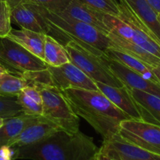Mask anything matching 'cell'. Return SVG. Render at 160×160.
I'll list each match as a JSON object with an SVG mask.
<instances>
[{
  "label": "cell",
  "instance_id": "14",
  "mask_svg": "<svg viewBox=\"0 0 160 160\" xmlns=\"http://www.w3.org/2000/svg\"><path fill=\"white\" fill-rule=\"evenodd\" d=\"M62 12L96 28L106 35L109 34V28L105 22L106 13L96 10L78 0H71Z\"/></svg>",
  "mask_w": 160,
  "mask_h": 160
},
{
  "label": "cell",
  "instance_id": "40",
  "mask_svg": "<svg viewBox=\"0 0 160 160\" xmlns=\"http://www.w3.org/2000/svg\"><path fill=\"white\" fill-rule=\"evenodd\" d=\"M158 20H159V22L160 23V14H158Z\"/></svg>",
  "mask_w": 160,
  "mask_h": 160
},
{
  "label": "cell",
  "instance_id": "23",
  "mask_svg": "<svg viewBox=\"0 0 160 160\" xmlns=\"http://www.w3.org/2000/svg\"><path fill=\"white\" fill-rule=\"evenodd\" d=\"M25 86L24 80L20 76L6 73L0 77V95L17 96Z\"/></svg>",
  "mask_w": 160,
  "mask_h": 160
},
{
  "label": "cell",
  "instance_id": "15",
  "mask_svg": "<svg viewBox=\"0 0 160 160\" xmlns=\"http://www.w3.org/2000/svg\"><path fill=\"white\" fill-rule=\"evenodd\" d=\"M107 36L109 39V48L127 53L149 67H160V58L151 54L131 41L123 38L112 32H109Z\"/></svg>",
  "mask_w": 160,
  "mask_h": 160
},
{
  "label": "cell",
  "instance_id": "20",
  "mask_svg": "<svg viewBox=\"0 0 160 160\" xmlns=\"http://www.w3.org/2000/svg\"><path fill=\"white\" fill-rule=\"evenodd\" d=\"M123 2L146 25L160 42V23L158 13L146 0H120Z\"/></svg>",
  "mask_w": 160,
  "mask_h": 160
},
{
  "label": "cell",
  "instance_id": "4",
  "mask_svg": "<svg viewBox=\"0 0 160 160\" xmlns=\"http://www.w3.org/2000/svg\"><path fill=\"white\" fill-rule=\"evenodd\" d=\"M42 98V116L62 131L75 134L80 131V118L68 100L55 86L43 84L37 88Z\"/></svg>",
  "mask_w": 160,
  "mask_h": 160
},
{
  "label": "cell",
  "instance_id": "5",
  "mask_svg": "<svg viewBox=\"0 0 160 160\" xmlns=\"http://www.w3.org/2000/svg\"><path fill=\"white\" fill-rule=\"evenodd\" d=\"M72 63L82 70L94 81L120 88L123 84L112 73L108 62V57H102L91 52L74 42L64 45Z\"/></svg>",
  "mask_w": 160,
  "mask_h": 160
},
{
  "label": "cell",
  "instance_id": "25",
  "mask_svg": "<svg viewBox=\"0 0 160 160\" xmlns=\"http://www.w3.org/2000/svg\"><path fill=\"white\" fill-rule=\"evenodd\" d=\"M23 113L17 96L0 95V117L10 118Z\"/></svg>",
  "mask_w": 160,
  "mask_h": 160
},
{
  "label": "cell",
  "instance_id": "22",
  "mask_svg": "<svg viewBox=\"0 0 160 160\" xmlns=\"http://www.w3.org/2000/svg\"><path fill=\"white\" fill-rule=\"evenodd\" d=\"M43 60L51 67H59L70 62L65 47L48 34L45 35Z\"/></svg>",
  "mask_w": 160,
  "mask_h": 160
},
{
  "label": "cell",
  "instance_id": "12",
  "mask_svg": "<svg viewBox=\"0 0 160 160\" xmlns=\"http://www.w3.org/2000/svg\"><path fill=\"white\" fill-rule=\"evenodd\" d=\"M59 130L56 125L45 120L42 116H39L36 121L25 128L17 137L9 142L7 146L15 148L32 145L45 140Z\"/></svg>",
  "mask_w": 160,
  "mask_h": 160
},
{
  "label": "cell",
  "instance_id": "6",
  "mask_svg": "<svg viewBox=\"0 0 160 160\" xmlns=\"http://www.w3.org/2000/svg\"><path fill=\"white\" fill-rule=\"evenodd\" d=\"M117 134L129 143L160 156V127L158 125L128 119L120 122Z\"/></svg>",
  "mask_w": 160,
  "mask_h": 160
},
{
  "label": "cell",
  "instance_id": "36",
  "mask_svg": "<svg viewBox=\"0 0 160 160\" xmlns=\"http://www.w3.org/2000/svg\"><path fill=\"white\" fill-rule=\"evenodd\" d=\"M9 73V70H8L5 66H3L2 64L0 63V77L2 76L3 74H5V73Z\"/></svg>",
  "mask_w": 160,
  "mask_h": 160
},
{
  "label": "cell",
  "instance_id": "24",
  "mask_svg": "<svg viewBox=\"0 0 160 160\" xmlns=\"http://www.w3.org/2000/svg\"><path fill=\"white\" fill-rule=\"evenodd\" d=\"M105 22L106 26L109 28V32L115 33L123 38L130 41L131 40L133 36L132 28L120 17L106 14Z\"/></svg>",
  "mask_w": 160,
  "mask_h": 160
},
{
  "label": "cell",
  "instance_id": "17",
  "mask_svg": "<svg viewBox=\"0 0 160 160\" xmlns=\"http://www.w3.org/2000/svg\"><path fill=\"white\" fill-rule=\"evenodd\" d=\"M142 120L160 127V98L137 89H130Z\"/></svg>",
  "mask_w": 160,
  "mask_h": 160
},
{
  "label": "cell",
  "instance_id": "11",
  "mask_svg": "<svg viewBox=\"0 0 160 160\" xmlns=\"http://www.w3.org/2000/svg\"><path fill=\"white\" fill-rule=\"evenodd\" d=\"M108 62L112 73L129 89L134 88L160 98V84L146 79L142 75L130 70L119 62L108 58Z\"/></svg>",
  "mask_w": 160,
  "mask_h": 160
},
{
  "label": "cell",
  "instance_id": "13",
  "mask_svg": "<svg viewBox=\"0 0 160 160\" xmlns=\"http://www.w3.org/2000/svg\"><path fill=\"white\" fill-rule=\"evenodd\" d=\"M98 90L109 98L118 109L128 115L132 120H142L140 112L135 102L131 95L130 89L127 86L112 87L101 82L95 81Z\"/></svg>",
  "mask_w": 160,
  "mask_h": 160
},
{
  "label": "cell",
  "instance_id": "39",
  "mask_svg": "<svg viewBox=\"0 0 160 160\" xmlns=\"http://www.w3.org/2000/svg\"><path fill=\"white\" fill-rule=\"evenodd\" d=\"M97 155H98V153H97ZM97 155H96V156H95V157H94L93 159H92V160H97Z\"/></svg>",
  "mask_w": 160,
  "mask_h": 160
},
{
  "label": "cell",
  "instance_id": "32",
  "mask_svg": "<svg viewBox=\"0 0 160 160\" xmlns=\"http://www.w3.org/2000/svg\"><path fill=\"white\" fill-rule=\"evenodd\" d=\"M11 30V21H0V38H6Z\"/></svg>",
  "mask_w": 160,
  "mask_h": 160
},
{
  "label": "cell",
  "instance_id": "19",
  "mask_svg": "<svg viewBox=\"0 0 160 160\" xmlns=\"http://www.w3.org/2000/svg\"><path fill=\"white\" fill-rule=\"evenodd\" d=\"M38 118L39 116H28L21 113L5 119L4 124L0 128V147L8 145L9 142L17 137L25 128Z\"/></svg>",
  "mask_w": 160,
  "mask_h": 160
},
{
  "label": "cell",
  "instance_id": "38",
  "mask_svg": "<svg viewBox=\"0 0 160 160\" xmlns=\"http://www.w3.org/2000/svg\"><path fill=\"white\" fill-rule=\"evenodd\" d=\"M4 120H5L4 118L0 117V128H1L2 127V125L4 124Z\"/></svg>",
  "mask_w": 160,
  "mask_h": 160
},
{
  "label": "cell",
  "instance_id": "3",
  "mask_svg": "<svg viewBox=\"0 0 160 160\" xmlns=\"http://www.w3.org/2000/svg\"><path fill=\"white\" fill-rule=\"evenodd\" d=\"M34 6L46 34L63 46L68 42H74L95 55L106 57V50L109 47V39L106 34L63 12H52L37 5Z\"/></svg>",
  "mask_w": 160,
  "mask_h": 160
},
{
  "label": "cell",
  "instance_id": "37",
  "mask_svg": "<svg viewBox=\"0 0 160 160\" xmlns=\"http://www.w3.org/2000/svg\"><path fill=\"white\" fill-rule=\"evenodd\" d=\"M97 160H113V159H109V158H108L107 156H104V155H102V153H100L99 151H98V155H97Z\"/></svg>",
  "mask_w": 160,
  "mask_h": 160
},
{
  "label": "cell",
  "instance_id": "10",
  "mask_svg": "<svg viewBox=\"0 0 160 160\" xmlns=\"http://www.w3.org/2000/svg\"><path fill=\"white\" fill-rule=\"evenodd\" d=\"M99 152L113 160H160V156L123 140L118 134L103 141Z\"/></svg>",
  "mask_w": 160,
  "mask_h": 160
},
{
  "label": "cell",
  "instance_id": "16",
  "mask_svg": "<svg viewBox=\"0 0 160 160\" xmlns=\"http://www.w3.org/2000/svg\"><path fill=\"white\" fill-rule=\"evenodd\" d=\"M10 21L20 29H27L46 34L45 26L41 21L36 6L32 3L23 2L11 11Z\"/></svg>",
  "mask_w": 160,
  "mask_h": 160
},
{
  "label": "cell",
  "instance_id": "1",
  "mask_svg": "<svg viewBox=\"0 0 160 160\" xmlns=\"http://www.w3.org/2000/svg\"><path fill=\"white\" fill-rule=\"evenodd\" d=\"M99 151L92 137L81 131H56L45 140L13 148V159L92 160Z\"/></svg>",
  "mask_w": 160,
  "mask_h": 160
},
{
  "label": "cell",
  "instance_id": "2",
  "mask_svg": "<svg viewBox=\"0 0 160 160\" xmlns=\"http://www.w3.org/2000/svg\"><path fill=\"white\" fill-rule=\"evenodd\" d=\"M61 92L75 113L101 134L103 141L117 134L120 122L131 119L100 91L68 88Z\"/></svg>",
  "mask_w": 160,
  "mask_h": 160
},
{
  "label": "cell",
  "instance_id": "29",
  "mask_svg": "<svg viewBox=\"0 0 160 160\" xmlns=\"http://www.w3.org/2000/svg\"><path fill=\"white\" fill-rule=\"evenodd\" d=\"M22 92L24 93L27 96L29 97L30 98H31L35 102L42 105V95L40 93V91L36 88L27 85L22 89Z\"/></svg>",
  "mask_w": 160,
  "mask_h": 160
},
{
  "label": "cell",
  "instance_id": "30",
  "mask_svg": "<svg viewBox=\"0 0 160 160\" xmlns=\"http://www.w3.org/2000/svg\"><path fill=\"white\" fill-rule=\"evenodd\" d=\"M11 11L8 3L0 0V21H10Z\"/></svg>",
  "mask_w": 160,
  "mask_h": 160
},
{
  "label": "cell",
  "instance_id": "28",
  "mask_svg": "<svg viewBox=\"0 0 160 160\" xmlns=\"http://www.w3.org/2000/svg\"><path fill=\"white\" fill-rule=\"evenodd\" d=\"M71 0H24L23 2L37 5L52 12H60L66 9Z\"/></svg>",
  "mask_w": 160,
  "mask_h": 160
},
{
  "label": "cell",
  "instance_id": "34",
  "mask_svg": "<svg viewBox=\"0 0 160 160\" xmlns=\"http://www.w3.org/2000/svg\"><path fill=\"white\" fill-rule=\"evenodd\" d=\"M1 1H4L8 3L9 6H10L11 9H14L16 6H17L18 5L21 4L24 2V0H1Z\"/></svg>",
  "mask_w": 160,
  "mask_h": 160
},
{
  "label": "cell",
  "instance_id": "8",
  "mask_svg": "<svg viewBox=\"0 0 160 160\" xmlns=\"http://www.w3.org/2000/svg\"><path fill=\"white\" fill-rule=\"evenodd\" d=\"M52 85L59 90L80 88L99 91L96 84L77 66L69 62L59 67H47Z\"/></svg>",
  "mask_w": 160,
  "mask_h": 160
},
{
  "label": "cell",
  "instance_id": "31",
  "mask_svg": "<svg viewBox=\"0 0 160 160\" xmlns=\"http://www.w3.org/2000/svg\"><path fill=\"white\" fill-rule=\"evenodd\" d=\"M13 148L4 145L0 147V160H14Z\"/></svg>",
  "mask_w": 160,
  "mask_h": 160
},
{
  "label": "cell",
  "instance_id": "35",
  "mask_svg": "<svg viewBox=\"0 0 160 160\" xmlns=\"http://www.w3.org/2000/svg\"><path fill=\"white\" fill-rule=\"evenodd\" d=\"M152 71L153 74L155 75L156 78L157 79L158 82L160 84V67H152Z\"/></svg>",
  "mask_w": 160,
  "mask_h": 160
},
{
  "label": "cell",
  "instance_id": "33",
  "mask_svg": "<svg viewBox=\"0 0 160 160\" xmlns=\"http://www.w3.org/2000/svg\"><path fill=\"white\" fill-rule=\"evenodd\" d=\"M146 1L158 14H160V0H146Z\"/></svg>",
  "mask_w": 160,
  "mask_h": 160
},
{
  "label": "cell",
  "instance_id": "26",
  "mask_svg": "<svg viewBox=\"0 0 160 160\" xmlns=\"http://www.w3.org/2000/svg\"><path fill=\"white\" fill-rule=\"evenodd\" d=\"M87 6L109 15L119 17L120 6L117 0H78Z\"/></svg>",
  "mask_w": 160,
  "mask_h": 160
},
{
  "label": "cell",
  "instance_id": "27",
  "mask_svg": "<svg viewBox=\"0 0 160 160\" xmlns=\"http://www.w3.org/2000/svg\"><path fill=\"white\" fill-rule=\"evenodd\" d=\"M17 99L23 114L28 116H42V105L33 101L22 92L17 95Z\"/></svg>",
  "mask_w": 160,
  "mask_h": 160
},
{
  "label": "cell",
  "instance_id": "21",
  "mask_svg": "<svg viewBox=\"0 0 160 160\" xmlns=\"http://www.w3.org/2000/svg\"><path fill=\"white\" fill-rule=\"evenodd\" d=\"M106 55L109 59L117 61L122 65L129 68L130 70L142 75L143 78L159 83L155 75L153 74L152 71V67L146 65L145 63L141 62L133 56L112 48H109L106 50Z\"/></svg>",
  "mask_w": 160,
  "mask_h": 160
},
{
  "label": "cell",
  "instance_id": "9",
  "mask_svg": "<svg viewBox=\"0 0 160 160\" xmlns=\"http://www.w3.org/2000/svg\"><path fill=\"white\" fill-rule=\"evenodd\" d=\"M119 6L120 10L119 17L129 24L133 30L131 42L160 58V42L156 36L123 2L119 0Z\"/></svg>",
  "mask_w": 160,
  "mask_h": 160
},
{
  "label": "cell",
  "instance_id": "7",
  "mask_svg": "<svg viewBox=\"0 0 160 160\" xmlns=\"http://www.w3.org/2000/svg\"><path fill=\"white\" fill-rule=\"evenodd\" d=\"M0 63L16 70L19 75L46 70L48 67L42 59L6 37L0 40Z\"/></svg>",
  "mask_w": 160,
  "mask_h": 160
},
{
  "label": "cell",
  "instance_id": "18",
  "mask_svg": "<svg viewBox=\"0 0 160 160\" xmlns=\"http://www.w3.org/2000/svg\"><path fill=\"white\" fill-rule=\"evenodd\" d=\"M46 34L27 29H12L6 38L20 45L43 60L44 46ZM44 61V60H43Z\"/></svg>",
  "mask_w": 160,
  "mask_h": 160
}]
</instances>
